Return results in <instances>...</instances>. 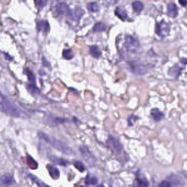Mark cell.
Returning a JSON list of instances; mask_svg holds the SVG:
<instances>
[{
  "instance_id": "cell-23",
  "label": "cell",
  "mask_w": 187,
  "mask_h": 187,
  "mask_svg": "<svg viewBox=\"0 0 187 187\" xmlns=\"http://www.w3.org/2000/svg\"><path fill=\"white\" fill-rule=\"evenodd\" d=\"M27 163L30 168L33 169H36L37 168V163L31 157L28 156L27 157Z\"/></svg>"
},
{
  "instance_id": "cell-28",
  "label": "cell",
  "mask_w": 187,
  "mask_h": 187,
  "mask_svg": "<svg viewBox=\"0 0 187 187\" xmlns=\"http://www.w3.org/2000/svg\"><path fill=\"white\" fill-rule=\"evenodd\" d=\"M25 73L27 75L28 80L30 82L31 84H35V77L33 74V72L28 69L25 70Z\"/></svg>"
},
{
  "instance_id": "cell-20",
  "label": "cell",
  "mask_w": 187,
  "mask_h": 187,
  "mask_svg": "<svg viewBox=\"0 0 187 187\" xmlns=\"http://www.w3.org/2000/svg\"><path fill=\"white\" fill-rule=\"evenodd\" d=\"M115 14L122 20H125L127 18V14L123 10L120 8H117L115 10Z\"/></svg>"
},
{
  "instance_id": "cell-14",
  "label": "cell",
  "mask_w": 187,
  "mask_h": 187,
  "mask_svg": "<svg viewBox=\"0 0 187 187\" xmlns=\"http://www.w3.org/2000/svg\"><path fill=\"white\" fill-rule=\"evenodd\" d=\"M37 28L39 32L46 33L49 30V25L47 21L41 20L37 24Z\"/></svg>"
},
{
  "instance_id": "cell-1",
  "label": "cell",
  "mask_w": 187,
  "mask_h": 187,
  "mask_svg": "<svg viewBox=\"0 0 187 187\" xmlns=\"http://www.w3.org/2000/svg\"><path fill=\"white\" fill-rule=\"evenodd\" d=\"M38 136L40 137V139L46 141L48 144L51 145L54 148L61 152V153L67 155L75 154L74 151L72 150L70 147H69L68 145H66L64 142H61L60 141L42 132H39L38 133Z\"/></svg>"
},
{
  "instance_id": "cell-4",
  "label": "cell",
  "mask_w": 187,
  "mask_h": 187,
  "mask_svg": "<svg viewBox=\"0 0 187 187\" xmlns=\"http://www.w3.org/2000/svg\"><path fill=\"white\" fill-rule=\"evenodd\" d=\"M79 150L82 158L85 162L91 166H94L96 163L97 160L88 148L85 145H82L79 147Z\"/></svg>"
},
{
  "instance_id": "cell-10",
  "label": "cell",
  "mask_w": 187,
  "mask_h": 187,
  "mask_svg": "<svg viewBox=\"0 0 187 187\" xmlns=\"http://www.w3.org/2000/svg\"><path fill=\"white\" fill-rule=\"evenodd\" d=\"M56 10L59 14L61 15H69L71 11L69 6L65 3L58 4L56 6Z\"/></svg>"
},
{
  "instance_id": "cell-27",
  "label": "cell",
  "mask_w": 187,
  "mask_h": 187,
  "mask_svg": "<svg viewBox=\"0 0 187 187\" xmlns=\"http://www.w3.org/2000/svg\"><path fill=\"white\" fill-rule=\"evenodd\" d=\"M27 89L28 90V91L31 94H37L39 93V90L37 87L35 85V84H28L27 85Z\"/></svg>"
},
{
  "instance_id": "cell-3",
  "label": "cell",
  "mask_w": 187,
  "mask_h": 187,
  "mask_svg": "<svg viewBox=\"0 0 187 187\" xmlns=\"http://www.w3.org/2000/svg\"><path fill=\"white\" fill-rule=\"evenodd\" d=\"M106 144L114 155L120 156L124 154L125 151L123 145L116 137L110 136L106 142Z\"/></svg>"
},
{
  "instance_id": "cell-37",
  "label": "cell",
  "mask_w": 187,
  "mask_h": 187,
  "mask_svg": "<svg viewBox=\"0 0 187 187\" xmlns=\"http://www.w3.org/2000/svg\"><path fill=\"white\" fill-rule=\"evenodd\" d=\"M84 187V186H80V187Z\"/></svg>"
},
{
  "instance_id": "cell-11",
  "label": "cell",
  "mask_w": 187,
  "mask_h": 187,
  "mask_svg": "<svg viewBox=\"0 0 187 187\" xmlns=\"http://www.w3.org/2000/svg\"><path fill=\"white\" fill-rule=\"evenodd\" d=\"M83 10L80 8H75V10H71L69 16L71 19L73 20H79L84 15Z\"/></svg>"
},
{
  "instance_id": "cell-26",
  "label": "cell",
  "mask_w": 187,
  "mask_h": 187,
  "mask_svg": "<svg viewBox=\"0 0 187 187\" xmlns=\"http://www.w3.org/2000/svg\"><path fill=\"white\" fill-rule=\"evenodd\" d=\"M98 182V178L95 177H88L85 180V183L89 186L96 185Z\"/></svg>"
},
{
  "instance_id": "cell-15",
  "label": "cell",
  "mask_w": 187,
  "mask_h": 187,
  "mask_svg": "<svg viewBox=\"0 0 187 187\" xmlns=\"http://www.w3.org/2000/svg\"><path fill=\"white\" fill-rule=\"evenodd\" d=\"M150 114L155 122L160 121L164 117V113L159 111L158 108H153L151 110Z\"/></svg>"
},
{
  "instance_id": "cell-18",
  "label": "cell",
  "mask_w": 187,
  "mask_h": 187,
  "mask_svg": "<svg viewBox=\"0 0 187 187\" xmlns=\"http://www.w3.org/2000/svg\"><path fill=\"white\" fill-rule=\"evenodd\" d=\"M90 54L94 58H98L101 55V52L99 50V48L96 46H93L90 48Z\"/></svg>"
},
{
  "instance_id": "cell-36",
  "label": "cell",
  "mask_w": 187,
  "mask_h": 187,
  "mask_svg": "<svg viewBox=\"0 0 187 187\" xmlns=\"http://www.w3.org/2000/svg\"><path fill=\"white\" fill-rule=\"evenodd\" d=\"M98 187H105L103 185H99Z\"/></svg>"
},
{
  "instance_id": "cell-21",
  "label": "cell",
  "mask_w": 187,
  "mask_h": 187,
  "mask_svg": "<svg viewBox=\"0 0 187 187\" xmlns=\"http://www.w3.org/2000/svg\"><path fill=\"white\" fill-rule=\"evenodd\" d=\"M106 29V26L105 24L100 22L95 25L94 27L93 30L95 32H103L105 31Z\"/></svg>"
},
{
  "instance_id": "cell-5",
  "label": "cell",
  "mask_w": 187,
  "mask_h": 187,
  "mask_svg": "<svg viewBox=\"0 0 187 187\" xmlns=\"http://www.w3.org/2000/svg\"><path fill=\"white\" fill-rule=\"evenodd\" d=\"M127 65L129 70L136 75H145L147 72V67L138 61H129L127 62Z\"/></svg>"
},
{
  "instance_id": "cell-19",
  "label": "cell",
  "mask_w": 187,
  "mask_h": 187,
  "mask_svg": "<svg viewBox=\"0 0 187 187\" xmlns=\"http://www.w3.org/2000/svg\"><path fill=\"white\" fill-rule=\"evenodd\" d=\"M132 6L133 10H134L136 12H140L142 10H143L144 5L140 2V1H135L132 3Z\"/></svg>"
},
{
  "instance_id": "cell-7",
  "label": "cell",
  "mask_w": 187,
  "mask_h": 187,
  "mask_svg": "<svg viewBox=\"0 0 187 187\" xmlns=\"http://www.w3.org/2000/svg\"><path fill=\"white\" fill-rule=\"evenodd\" d=\"M170 31V27L168 24L165 21L157 24L156 25L155 32L159 36L165 37L168 35Z\"/></svg>"
},
{
  "instance_id": "cell-29",
  "label": "cell",
  "mask_w": 187,
  "mask_h": 187,
  "mask_svg": "<svg viewBox=\"0 0 187 187\" xmlns=\"http://www.w3.org/2000/svg\"><path fill=\"white\" fill-rule=\"evenodd\" d=\"M74 166L75 168H77L79 171L83 172L85 170V166L84 164H83L82 162L80 161H77L74 163Z\"/></svg>"
},
{
  "instance_id": "cell-35",
  "label": "cell",
  "mask_w": 187,
  "mask_h": 187,
  "mask_svg": "<svg viewBox=\"0 0 187 187\" xmlns=\"http://www.w3.org/2000/svg\"><path fill=\"white\" fill-rule=\"evenodd\" d=\"M5 56H6V58L7 60H8L11 61V60H13L12 57H10V55H8V54H5Z\"/></svg>"
},
{
  "instance_id": "cell-9",
  "label": "cell",
  "mask_w": 187,
  "mask_h": 187,
  "mask_svg": "<svg viewBox=\"0 0 187 187\" xmlns=\"http://www.w3.org/2000/svg\"><path fill=\"white\" fill-rule=\"evenodd\" d=\"M14 182L13 176L10 173L4 174L0 177V183L5 186H11Z\"/></svg>"
},
{
  "instance_id": "cell-8",
  "label": "cell",
  "mask_w": 187,
  "mask_h": 187,
  "mask_svg": "<svg viewBox=\"0 0 187 187\" xmlns=\"http://www.w3.org/2000/svg\"><path fill=\"white\" fill-rule=\"evenodd\" d=\"M149 183L145 178L141 176L137 175L134 180L132 187H148Z\"/></svg>"
},
{
  "instance_id": "cell-32",
  "label": "cell",
  "mask_w": 187,
  "mask_h": 187,
  "mask_svg": "<svg viewBox=\"0 0 187 187\" xmlns=\"http://www.w3.org/2000/svg\"><path fill=\"white\" fill-rule=\"evenodd\" d=\"M159 187H170V184L168 181H163L161 182L160 183Z\"/></svg>"
},
{
  "instance_id": "cell-34",
  "label": "cell",
  "mask_w": 187,
  "mask_h": 187,
  "mask_svg": "<svg viewBox=\"0 0 187 187\" xmlns=\"http://www.w3.org/2000/svg\"><path fill=\"white\" fill-rule=\"evenodd\" d=\"M181 62L183 64L187 65V58H182V59H181Z\"/></svg>"
},
{
  "instance_id": "cell-17",
  "label": "cell",
  "mask_w": 187,
  "mask_h": 187,
  "mask_svg": "<svg viewBox=\"0 0 187 187\" xmlns=\"http://www.w3.org/2000/svg\"><path fill=\"white\" fill-rule=\"evenodd\" d=\"M182 69H181L179 66L176 65L173 66V67H172L171 69H169L168 74L172 77H176L179 75Z\"/></svg>"
},
{
  "instance_id": "cell-6",
  "label": "cell",
  "mask_w": 187,
  "mask_h": 187,
  "mask_svg": "<svg viewBox=\"0 0 187 187\" xmlns=\"http://www.w3.org/2000/svg\"><path fill=\"white\" fill-rule=\"evenodd\" d=\"M124 47L126 51L131 53L136 52L140 47L139 43L135 38L131 36H126L125 38Z\"/></svg>"
},
{
  "instance_id": "cell-25",
  "label": "cell",
  "mask_w": 187,
  "mask_h": 187,
  "mask_svg": "<svg viewBox=\"0 0 187 187\" xmlns=\"http://www.w3.org/2000/svg\"><path fill=\"white\" fill-rule=\"evenodd\" d=\"M62 56L67 60H71L72 59L74 55L73 54V52L71 49H65L62 52Z\"/></svg>"
},
{
  "instance_id": "cell-33",
  "label": "cell",
  "mask_w": 187,
  "mask_h": 187,
  "mask_svg": "<svg viewBox=\"0 0 187 187\" xmlns=\"http://www.w3.org/2000/svg\"><path fill=\"white\" fill-rule=\"evenodd\" d=\"M179 3L182 6H186L187 5V0H178Z\"/></svg>"
},
{
  "instance_id": "cell-16",
  "label": "cell",
  "mask_w": 187,
  "mask_h": 187,
  "mask_svg": "<svg viewBox=\"0 0 187 187\" xmlns=\"http://www.w3.org/2000/svg\"><path fill=\"white\" fill-rule=\"evenodd\" d=\"M168 15L171 17L175 18L178 14V8L177 6L171 3L168 5Z\"/></svg>"
},
{
  "instance_id": "cell-24",
  "label": "cell",
  "mask_w": 187,
  "mask_h": 187,
  "mask_svg": "<svg viewBox=\"0 0 187 187\" xmlns=\"http://www.w3.org/2000/svg\"><path fill=\"white\" fill-rule=\"evenodd\" d=\"M87 9L91 12H98L99 10V7L98 4L95 2H90L87 5Z\"/></svg>"
},
{
  "instance_id": "cell-22",
  "label": "cell",
  "mask_w": 187,
  "mask_h": 187,
  "mask_svg": "<svg viewBox=\"0 0 187 187\" xmlns=\"http://www.w3.org/2000/svg\"><path fill=\"white\" fill-rule=\"evenodd\" d=\"M29 177L33 180V181H34L36 183L39 187H51L48 186L47 184H46L44 183L40 179H39L37 177H36L35 176H33L32 174H29Z\"/></svg>"
},
{
  "instance_id": "cell-30",
  "label": "cell",
  "mask_w": 187,
  "mask_h": 187,
  "mask_svg": "<svg viewBox=\"0 0 187 187\" xmlns=\"http://www.w3.org/2000/svg\"><path fill=\"white\" fill-rule=\"evenodd\" d=\"M36 6L39 8L44 7L47 5V0H34Z\"/></svg>"
},
{
  "instance_id": "cell-2",
  "label": "cell",
  "mask_w": 187,
  "mask_h": 187,
  "mask_svg": "<svg viewBox=\"0 0 187 187\" xmlns=\"http://www.w3.org/2000/svg\"><path fill=\"white\" fill-rule=\"evenodd\" d=\"M0 110L12 117L18 118L21 116V113L18 107L1 92Z\"/></svg>"
},
{
  "instance_id": "cell-31",
  "label": "cell",
  "mask_w": 187,
  "mask_h": 187,
  "mask_svg": "<svg viewBox=\"0 0 187 187\" xmlns=\"http://www.w3.org/2000/svg\"><path fill=\"white\" fill-rule=\"evenodd\" d=\"M138 119V117L134 115H131V116H130L129 118H128V125L129 126H132L134 125V123L137 121V119Z\"/></svg>"
},
{
  "instance_id": "cell-13",
  "label": "cell",
  "mask_w": 187,
  "mask_h": 187,
  "mask_svg": "<svg viewBox=\"0 0 187 187\" xmlns=\"http://www.w3.org/2000/svg\"><path fill=\"white\" fill-rule=\"evenodd\" d=\"M47 168L48 172L52 178L54 179H57L60 177V171L56 167L51 165H48L47 166Z\"/></svg>"
},
{
  "instance_id": "cell-12",
  "label": "cell",
  "mask_w": 187,
  "mask_h": 187,
  "mask_svg": "<svg viewBox=\"0 0 187 187\" xmlns=\"http://www.w3.org/2000/svg\"><path fill=\"white\" fill-rule=\"evenodd\" d=\"M49 158L53 163L56 164V165L66 166L67 165L70 164V163L69 162L68 160H66L64 159H62L60 158H58L54 155H50Z\"/></svg>"
}]
</instances>
